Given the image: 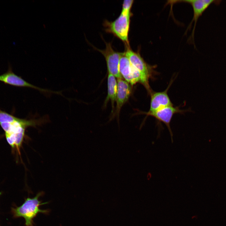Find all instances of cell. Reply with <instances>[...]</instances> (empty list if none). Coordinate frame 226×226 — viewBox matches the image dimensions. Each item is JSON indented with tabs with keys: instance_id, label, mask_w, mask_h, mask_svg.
I'll use <instances>...</instances> for the list:
<instances>
[{
	"instance_id": "6da1fadb",
	"label": "cell",
	"mask_w": 226,
	"mask_h": 226,
	"mask_svg": "<svg viewBox=\"0 0 226 226\" xmlns=\"http://www.w3.org/2000/svg\"><path fill=\"white\" fill-rule=\"evenodd\" d=\"M43 192H40L33 198L28 197L20 206L13 209V213L15 217H23L25 220L26 226H34L33 219L40 213L48 214L49 209H40V206L48 203H42L39 198L43 194Z\"/></svg>"
},
{
	"instance_id": "7a4b0ae2",
	"label": "cell",
	"mask_w": 226,
	"mask_h": 226,
	"mask_svg": "<svg viewBox=\"0 0 226 226\" xmlns=\"http://www.w3.org/2000/svg\"><path fill=\"white\" fill-rule=\"evenodd\" d=\"M132 13L121 12L114 21L105 20L104 25L105 31L112 34L123 42L126 46H129L128 33Z\"/></svg>"
},
{
	"instance_id": "3957f363",
	"label": "cell",
	"mask_w": 226,
	"mask_h": 226,
	"mask_svg": "<svg viewBox=\"0 0 226 226\" xmlns=\"http://www.w3.org/2000/svg\"><path fill=\"white\" fill-rule=\"evenodd\" d=\"M125 52L131 63L141 73L143 80V85L150 94L151 91L149 84V79L153 78L156 73L154 70L156 66H151L146 63L139 53L133 51L130 46H126Z\"/></svg>"
},
{
	"instance_id": "277c9868",
	"label": "cell",
	"mask_w": 226,
	"mask_h": 226,
	"mask_svg": "<svg viewBox=\"0 0 226 226\" xmlns=\"http://www.w3.org/2000/svg\"><path fill=\"white\" fill-rule=\"evenodd\" d=\"M97 50L103 54L105 58L108 73L113 75L117 78H122L119 71L121 52L114 51L110 43L105 42V49Z\"/></svg>"
},
{
	"instance_id": "5b68a950",
	"label": "cell",
	"mask_w": 226,
	"mask_h": 226,
	"mask_svg": "<svg viewBox=\"0 0 226 226\" xmlns=\"http://www.w3.org/2000/svg\"><path fill=\"white\" fill-rule=\"evenodd\" d=\"M180 2L188 3L192 6L193 11V16L187 29H189L194 23L193 29L191 36V40L194 39V34L197 22L199 17L205 11L212 3L216 5L220 4L221 1L214 0H190L179 1Z\"/></svg>"
},
{
	"instance_id": "8992f818",
	"label": "cell",
	"mask_w": 226,
	"mask_h": 226,
	"mask_svg": "<svg viewBox=\"0 0 226 226\" xmlns=\"http://www.w3.org/2000/svg\"><path fill=\"white\" fill-rule=\"evenodd\" d=\"M172 83L171 81L164 91L151 92L150 108L148 113L154 112L165 107L173 105L167 93Z\"/></svg>"
},
{
	"instance_id": "52a82bcc",
	"label": "cell",
	"mask_w": 226,
	"mask_h": 226,
	"mask_svg": "<svg viewBox=\"0 0 226 226\" xmlns=\"http://www.w3.org/2000/svg\"><path fill=\"white\" fill-rule=\"evenodd\" d=\"M185 111L180 109L179 107L172 106L167 107L153 113L143 112L147 116H151L155 118L158 121L164 123L167 126L173 141V133L170 127V123L173 115L178 113H183Z\"/></svg>"
},
{
	"instance_id": "ba28073f",
	"label": "cell",
	"mask_w": 226,
	"mask_h": 226,
	"mask_svg": "<svg viewBox=\"0 0 226 226\" xmlns=\"http://www.w3.org/2000/svg\"><path fill=\"white\" fill-rule=\"evenodd\" d=\"M0 81L12 85L31 88L43 92L56 93V92L40 88L27 82L20 77L14 74L10 69L5 73L0 75Z\"/></svg>"
},
{
	"instance_id": "9c48e42d",
	"label": "cell",
	"mask_w": 226,
	"mask_h": 226,
	"mask_svg": "<svg viewBox=\"0 0 226 226\" xmlns=\"http://www.w3.org/2000/svg\"><path fill=\"white\" fill-rule=\"evenodd\" d=\"M116 113L118 115L122 106L128 100L131 93V84L122 78L117 79Z\"/></svg>"
},
{
	"instance_id": "30bf717a",
	"label": "cell",
	"mask_w": 226,
	"mask_h": 226,
	"mask_svg": "<svg viewBox=\"0 0 226 226\" xmlns=\"http://www.w3.org/2000/svg\"><path fill=\"white\" fill-rule=\"evenodd\" d=\"M136 68L132 65L125 52H121L119 71L122 77L131 85L135 84L133 76Z\"/></svg>"
},
{
	"instance_id": "8fae6325",
	"label": "cell",
	"mask_w": 226,
	"mask_h": 226,
	"mask_svg": "<svg viewBox=\"0 0 226 226\" xmlns=\"http://www.w3.org/2000/svg\"><path fill=\"white\" fill-rule=\"evenodd\" d=\"M108 94L104 104L105 105L110 100L111 102L112 109H114V104L116 101L117 92V82L115 77L108 73L107 78Z\"/></svg>"
},
{
	"instance_id": "7c38bea8",
	"label": "cell",
	"mask_w": 226,
	"mask_h": 226,
	"mask_svg": "<svg viewBox=\"0 0 226 226\" xmlns=\"http://www.w3.org/2000/svg\"><path fill=\"white\" fill-rule=\"evenodd\" d=\"M19 119L0 109V123L12 122L18 121Z\"/></svg>"
},
{
	"instance_id": "4fadbf2b",
	"label": "cell",
	"mask_w": 226,
	"mask_h": 226,
	"mask_svg": "<svg viewBox=\"0 0 226 226\" xmlns=\"http://www.w3.org/2000/svg\"><path fill=\"white\" fill-rule=\"evenodd\" d=\"M134 0H125L123 1L121 12L130 13Z\"/></svg>"
},
{
	"instance_id": "5bb4252c",
	"label": "cell",
	"mask_w": 226,
	"mask_h": 226,
	"mask_svg": "<svg viewBox=\"0 0 226 226\" xmlns=\"http://www.w3.org/2000/svg\"><path fill=\"white\" fill-rule=\"evenodd\" d=\"M5 137L8 143L13 148L15 147V137L13 134L5 133Z\"/></svg>"
}]
</instances>
